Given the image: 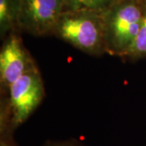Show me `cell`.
<instances>
[{"mask_svg":"<svg viewBox=\"0 0 146 146\" xmlns=\"http://www.w3.org/2000/svg\"><path fill=\"white\" fill-rule=\"evenodd\" d=\"M144 14L138 0H113L102 12L107 54L125 57L140 30Z\"/></svg>","mask_w":146,"mask_h":146,"instance_id":"6da1fadb","label":"cell"},{"mask_svg":"<svg viewBox=\"0 0 146 146\" xmlns=\"http://www.w3.org/2000/svg\"><path fill=\"white\" fill-rule=\"evenodd\" d=\"M11 129L0 131V146H16Z\"/></svg>","mask_w":146,"mask_h":146,"instance_id":"9c48e42d","label":"cell"},{"mask_svg":"<svg viewBox=\"0 0 146 146\" xmlns=\"http://www.w3.org/2000/svg\"><path fill=\"white\" fill-rule=\"evenodd\" d=\"M138 1H139L140 4L142 7L143 10H144V12L146 13V0H138Z\"/></svg>","mask_w":146,"mask_h":146,"instance_id":"8fae6325","label":"cell"},{"mask_svg":"<svg viewBox=\"0 0 146 146\" xmlns=\"http://www.w3.org/2000/svg\"><path fill=\"white\" fill-rule=\"evenodd\" d=\"M53 35L90 55L106 53L102 12L66 10Z\"/></svg>","mask_w":146,"mask_h":146,"instance_id":"7a4b0ae2","label":"cell"},{"mask_svg":"<svg viewBox=\"0 0 146 146\" xmlns=\"http://www.w3.org/2000/svg\"><path fill=\"white\" fill-rule=\"evenodd\" d=\"M37 68L18 32L3 39L0 50L1 92L7 94L11 85L27 72Z\"/></svg>","mask_w":146,"mask_h":146,"instance_id":"5b68a950","label":"cell"},{"mask_svg":"<svg viewBox=\"0 0 146 146\" xmlns=\"http://www.w3.org/2000/svg\"><path fill=\"white\" fill-rule=\"evenodd\" d=\"M131 60H139L146 58V13L144 14V18L136 38L131 44L129 50L126 56Z\"/></svg>","mask_w":146,"mask_h":146,"instance_id":"ba28073f","label":"cell"},{"mask_svg":"<svg viewBox=\"0 0 146 146\" xmlns=\"http://www.w3.org/2000/svg\"><path fill=\"white\" fill-rule=\"evenodd\" d=\"M42 146H85L81 142L76 140L60 141H47Z\"/></svg>","mask_w":146,"mask_h":146,"instance_id":"30bf717a","label":"cell"},{"mask_svg":"<svg viewBox=\"0 0 146 146\" xmlns=\"http://www.w3.org/2000/svg\"><path fill=\"white\" fill-rule=\"evenodd\" d=\"M65 11L63 0H21L18 30L36 36L53 35Z\"/></svg>","mask_w":146,"mask_h":146,"instance_id":"277c9868","label":"cell"},{"mask_svg":"<svg viewBox=\"0 0 146 146\" xmlns=\"http://www.w3.org/2000/svg\"><path fill=\"white\" fill-rule=\"evenodd\" d=\"M3 94L11 115V127L14 131L30 117L45 97L44 83L38 68L16 80Z\"/></svg>","mask_w":146,"mask_h":146,"instance_id":"3957f363","label":"cell"},{"mask_svg":"<svg viewBox=\"0 0 146 146\" xmlns=\"http://www.w3.org/2000/svg\"><path fill=\"white\" fill-rule=\"evenodd\" d=\"M66 10L103 12L113 0H63Z\"/></svg>","mask_w":146,"mask_h":146,"instance_id":"52a82bcc","label":"cell"},{"mask_svg":"<svg viewBox=\"0 0 146 146\" xmlns=\"http://www.w3.org/2000/svg\"><path fill=\"white\" fill-rule=\"evenodd\" d=\"M20 7L21 0H0V35L2 39L11 33L19 32Z\"/></svg>","mask_w":146,"mask_h":146,"instance_id":"8992f818","label":"cell"}]
</instances>
